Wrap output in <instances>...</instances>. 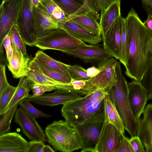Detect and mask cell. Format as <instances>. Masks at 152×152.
Returning a JSON list of instances; mask_svg holds the SVG:
<instances>
[{"instance_id":"ac0fdd59","label":"cell","mask_w":152,"mask_h":152,"mask_svg":"<svg viewBox=\"0 0 152 152\" xmlns=\"http://www.w3.org/2000/svg\"><path fill=\"white\" fill-rule=\"evenodd\" d=\"M33 26L37 38L43 37L59 28L57 23L38 8L32 7Z\"/></svg>"},{"instance_id":"d6a6232c","label":"cell","mask_w":152,"mask_h":152,"mask_svg":"<svg viewBox=\"0 0 152 152\" xmlns=\"http://www.w3.org/2000/svg\"><path fill=\"white\" fill-rule=\"evenodd\" d=\"M27 98L23 99L19 102V105L23 111L35 119L38 118H48L51 115L45 113L35 108Z\"/></svg>"},{"instance_id":"44dd1931","label":"cell","mask_w":152,"mask_h":152,"mask_svg":"<svg viewBox=\"0 0 152 152\" xmlns=\"http://www.w3.org/2000/svg\"><path fill=\"white\" fill-rule=\"evenodd\" d=\"M121 0H114L104 11L100 13L99 24L102 38L113 24L121 16Z\"/></svg>"},{"instance_id":"c3c4849f","label":"cell","mask_w":152,"mask_h":152,"mask_svg":"<svg viewBox=\"0 0 152 152\" xmlns=\"http://www.w3.org/2000/svg\"><path fill=\"white\" fill-rule=\"evenodd\" d=\"M147 5L152 8V0H141Z\"/></svg>"},{"instance_id":"5b68a950","label":"cell","mask_w":152,"mask_h":152,"mask_svg":"<svg viewBox=\"0 0 152 152\" xmlns=\"http://www.w3.org/2000/svg\"><path fill=\"white\" fill-rule=\"evenodd\" d=\"M86 45L58 28L49 35L37 39L34 46L42 50H55L64 53Z\"/></svg>"},{"instance_id":"e0dca14e","label":"cell","mask_w":152,"mask_h":152,"mask_svg":"<svg viewBox=\"0 0 152 152\" xmlns=\"http://www.w3.org/2000/svg\"><path fill=\"white\" fill-rule=\"evenodd\" d=\"M61 28L77 39L91 45L97 44L102 41L101 35L92 31L71 18L66 21Z\"/></svg>"},{"instance_id":"d4e9b609","label":"cell","mask_w":152,"mask_h":152,"mask_svg":"<svg viewBox=\"0 0 152 152\" xmlns=\"http://www.w3.org/2000/svg\"><path fill=\"white\" fill-rule=\"evenodd\" d=\"M34 58L50 68L72 80L68 69V64L53 59L41 50L37 51Z\"/></svg>"},{"instance_id":"4dcf8cb0","label":"cell","mask_w":152,"mask_h":152,"mask_svg":"<svg viewBox=\"0 0 152 152\" xmlns=\"http://www.w3.org/2000/svg\"><path fill=\"white\" fill-rule=\"evenodd\" d=\"M33 58L43 73L50 78L60 83L65 84H69L72 81V80L50 68L34 58Z\"/></svg>"},{"instance_id":"cb8c5ba5","label":"cell","mask_w":152,"mask_h":152,"mask_svg":"<svg viewBox=\"0 0 152 152\" xmlns=\"http://www.w3.org/2000/svg\"><path fill=\"white\" fill-rule=\"evenodd\" d=\"M38 8L57 23L59 28H61L69 19L68 17L52 0H41Z\"/></svg>"},{"instance_id":"7402d4cb","label":"cell","mask_w":152,"mask_h":152,"mask_svg":"<svg viewBox=\"0 0 152 152\" xmlns=\"http://www.w3.org/2000/svg\"><path fill=\"white\" fill-rule=\"evenodd\" d=\"M107 92V94L104 99V121L113 124L124 134L125 129L123 121L115 107L112 96L110 94Z\"/></svg>"},{"instance_id":"52a82bcc","label":"cell","mask_w":152,"mask_h":152,"mask_svg":"<svg viewBox=\"0 0 152 152\" xmlns=\"http://www.w3.org/2000/svg\"><path fill=\"white\" fill-rule=\"evenodd\" d=\"M22 0H2L0 6V46L17 20Z\"/></svg>"},{"instance_id":"30bf717a","label":"cell","mask_w":152,"mask_h":152,"mask_svg":"<svg viewBox=\"0 0 152 152\" xmlns=\"http://www.w3.org/2000/svg\"><path fill=\"white\" fill-rule=\"evenodd\" d=\"M14 116L15 123L20 127L22 132L31 141H45V134L35 118L20 107L17 109Z\"/></svg>"},{"instance_id":"d6986e66","label":"cell","mask_w":152,"mask_h":152,"mask_svg":"<svg viewBox=\"0 0 152 152\" xmlns=\"http://www.w3.org/2000/svg\"><path fill=\"white\" fill-rule=\"evenodd\" d=\"M28 142L15 132L0 136V152H26Z\"/></svg>"},{"instance_id":"681fc988","label":"cell","mask_w":152,"mask_h":152,"mask_svg":"<svg viewBox=\"0 0 152 152\" xmlns=\"http://www.w3.org/2000/svg\"><path fill=\"white\" fill-rule=\"evenodd\" d=\"M78 1H80L81 3H82V4H84L85 3L86 0H78Z\"/></svg>"},{"instance_id":"ee69618b","label":"cell","mask_w":152,"mask_h":152,"mask_svg":"<svg viewBox=\"0 0 152 152\" xmlns=\"http://www.w3.org/2000/svg\"><path fill=\"white\" fill-rule=\"evenodd\" d=\"M86 70L87 75L90 78L95 76L100 71L97 67L96 68L94 66L89 68Z\"/></svg>"},{"instance_id":"60d3db41","label":"cell","mask_w":152,"mask_h":152,"mask_svg":"<svg viewBox=\"0 0 152 152\" xmlns=\"http://www.w3.org/2000/svg\"><path fill=\"white\" fill-rule=\"evenodd\" d=\"M5 73V66L0 65V94L9 86Z\"/></svg>"},{"instance_id":"83f0119b","label":"cell","mask_w":152,"mask_h":152,"mask_svg":"<svg viewBox=\"0 0 152 152\" xmlns=\"http://www.w3.org/2000/svg\"><path fill=\"white\" fill-rule=\"evenodd\" d=\"M130 41L129 27L123 18L120 52L118 60L125 66L126 63Z\"/></svg>"},{"instance_id":"484cf974","label":"cell","mask_w":152,"mask_h":152,"mask_svg":"<svg viewBox=\"0 0 152 152\" xmlns=\"http://www.w3.org/2000/svg\"><path fill=\"white\" fill-rule=\"evenodd\" d=\"M25 77L20 78L14 95L2 113L19 103L23 99L26 98L29 95V92L32 90L31 87L32 82L28 78Z\"/></svg>"},{"instance_id":"8fae6325","label":"cell","mask_w":152,"mask_h":152,"mask_svg":"<svg viewBox=\"0 0 152 152\" xmlns=\"http://www.w3.org/2000/svg\"><path fill=\"white\" fill-rule=\"evenodd\" d=\"M104 121L87 123L75 127L82 141L81 152H95Z\"/></svg>"},{"instance_id":"2e32d148","label":"cell","mask_w":152,"mask_h":152,"mask_svg":"<svg viewBox=\"0 0 152 152\" xmlns=\"http://www.w3.org/2000/svg\"><path fill=\"white\" fill-rule=\"evenodd\" d=\"M123 18L120 17L102 38L104 49L116 59H118L120 52Z\"/></svg>"},{"instance_id":"8992f818","label":"cell","mask_w":152,"mask_h":152,"mask_svg":"<svg viewBox=\"0 0 152 152\" xmlns=\"http://www.w3.org/2000/svg\"><path fill=\"white\" fill-rule=\"evenodd\" d=\"M117 61L110 58L99 63V73L87 80L84 90L89 93L99 89L105 90L111 86L116 80L115 66Z\"/></svg>"},{"instance_id":"9c48e42d","label":"cell","mask_w":152,"mask_h":152,"mask_svg":"<svg viewBox=\"0 0 152 152\" xmlns=\"http://www.w3.org/2000/svg\"><path fill=\"white\" fill-rule=\"evenodd\" d=\"M124 134L113 124L104 121L95 152H117Z\"/></svg>"},{"instance_id":"7bdbcfd3","label":"cell","mask_w":152,"mask_h":152,"mask_svg":"<svg viewBox=\"0 0 152 152\" xmlns=\"http://www.w3.org/2000/svg\"><path fill=\"white\" fill-rule=\"evenodd\" d=\"M129 140L135 152H145L142 143L137 136L131 137Z\"/></svg>"},{"instance_id":"f1b7e54d","label":"cell","mask_w":152,"mask_h":152,"mask_svg":"<svg viewBox=\"0 0 152 152\" xmlns=\"http://www.w3.org/2000/svg\"><path fill=\"white\" fill-rule=\"evenodd\" d=\"M64 12L69 19L82 7L81 4L74 0H52Z\"/></svg>"},{"instance_id":"f6af8a7d","label":"cell","mask_w":152,"mask_h":152,"mask_svg":"<svg viewBox=\"0 0 152 152\" xmlns=\"http://www.w3.org/2000/svg\"><path fill=\"white\" fill-rule=\"evenodd\" d=\"M3 45L0 47V65H8L7 61L4 56Z\"/></svg>"},{"instance_id":"277c9868","label":"cell","mask_w":152,"mask_h":152,"mask_svg":"<svg viewBox=\"0 0 152 152\" xmlns=\"http://www.w3.org/2000/svg\"><path fill=\"white\" fill-rule=\"evenodd\" d=\"M48 141L55 150L71 152L81 149L82 142L75 127L66 121H54L45 129Z\"/></svg>"},{"instance_id":"e575fe53","label":"cell","mask_w":152,"mask_h":152,"mask_svg":"<svg viewBox=\"0 0 152 152\" xmlns=\"http://www.w3.org/2000/svg\"><path fill=\"white\" fill-rule=\"evenodd\" d=\"M68 68L72 81H86L90 78L87 75V70L80 65H68Z\"/></svg>"},{"instance_id":"ffe728a7","label":"cell","mask_w":152,"mask_h":152,"mask_svg":"<svg viewBox=\"0 0 152 152\" xmlns=\"http://www.w3.org/2000/svg\"><path fill=\"white\" fill-rule=\"evenodd\" d=\"M11 42L13 54L7 65L9 70L15 78L25 77L28 70L30 58L25 56L13 42Z\"/></svg>"},{"instance_id":"b9f144b4","label":"cell","mask_w":152,"mask_h":152,"mask_svg":"<svg viewBox=\"0 0 152 152\" xmlns=\"http://www.w3.org/2000/svg\"><path fill=\"white\" fill-rule=\"evenodd\" d=\"M44 145L43 141H31L28 142L26 152H43Z\"/></svg>"},{"instance_id":"74e56055","label":"cell","mask_w":152,"mask_h":152,"mask_svg":"<svg viewBox=\"0 0 152 152\" xmlns=\"http://www.w3.org/2000/svg\"><path fill=\"white\" fill-rule=\"evenodd\" d=\"M114 0H90L95 11L100 13L106 10Z\"/></svg>"},{"instance_id":"4316f807","label":"cell","mask_w":152,"mask_h":152,"mask_svg":"<svg viewBox=\"0 0 152 152\" xmlns=\"http://www.w3.org/2000/svg\"><path fill=\"white\" fill-rule=\"evenodd\" d=\"M71 18L92 31L101 34L99 23L92 15L83 13L74 16Z\"/></svg>"},{"instance_id":"1f68e13d","label":"cell","mask_w":152,"mask_h":152,"mask_svg":"<svg viewBox=\"0 0 152 152\" xmlns=\"http://www.w3.org/2000/svg\"><path fill=\"white\" fill-rule=\"evenodd\" d=\"M11 42H13L27 58H29L27 54L26 44L23 40L19 33L17 24L13 25L9 32Z\"/></svg>"},{"instance_id":"6da1fadb","label":"cell","mask_w":152,"mask_h":152,"mask_svg":"<svg viewBox=\"0 0 152 152\" xmlns=\"http://www.w3.org/2000/svg\"><path fill=\"white\" fill-rule=\"evenodd\" d=\"M124 20L130 33L125 73L133 80L141 83L152 63V38L133 8Z\"/></svg>"},{"instance_id":"7dc6e473","label":"cell","mask_w":152,"mask_h":152,"mask_svg":"<svg viewBox=\"0 0 152 152\" xmlns=\"http://www.w3.org/2000/svg\"><path fill=\"white\" fill-rule=\"evenodd\" d=\"M31 1L32 7H33L37 8L41 0H31Z\"/></svg>"},{"instance_id":"9a60e30c","label":"cell","mask_w":152,"mask_h":152,"mask_svg":"<svg viewBox=\"0 0 152 152\" xmlns=\"http://www.w3.org/2000/svg\"><path fill=\"white\" fill-rule=\"evenodd\" d=\"M138 121L137 136L140 139L145 152H152V103L148 104Z\"/></svg>"},{"instance_id":"ab89813d","label":"cell","mask_w":152,"mask_h":152,"mask_svg":"<svg viewBox=\"0 0 152 152\" xmlns=\"http://www.w3.org/2000/svg\"><path fill=\"white\" fill-rule=\"evenodd\" d=\"M3 45L6 53L7 60L9 62L13 54V50L9 33L5 37Z\"/></svg>"},{"instance_id":"4fadbf2b","label":"cell","mask_w":152,"mask_h":152,"mask_svg":"<svg viewBox=\"0 0 152 152\" xmlns=\"http://www.w3.org/2000/svg\"><path fill=\"white\" fill-rule=\"evenodd\" d=\"M81 95L66 91L56 90L53 92L38 96L29 95L26 97L30 101L38 104L53 106L66 103L80 98Z\"/></svg>"},{"instance_id":"d590c367","label":"cell","mask_w":152,"mask_h":152,"mask_svg":"<svg viewBox=\"0 0 152 152\" xmlns=\"http://www.w3.org/2000/svg\"><path fill=\"white\" fill-rule=\"evenodd\" d=\"M17 87L9 85L0 94V114L5 109L16 89Z\"/></svg>"},{"instance_id":"ba28073f","label":"cell","mask_w":152,"mask_h":152,"mask_svg":"<svg viewBox=\"0 0 152 152\" xmlns=\"http://www.w3.org/2000/svg\"><path fill=\"white\" fill-rule=\"evenodd\" d=\"M17 24L20 34L26 45L34 46L37 38L33 26L31 0H22Z\"/></svg>"},{"instance_id":"8d00e7d4","label":"cell","mask_w":152,"mask_h":152,"mask_svg":"<svg viewBox=\"0 0 152 152\" xmlns=\"http://www.w3.org/2000/svg\"><path fill=\"white\" fill-rule=\"evenodd\" d=\"M141 83L145 89L148 100L152 99V63Z\"/></svg>"},{"instance_id":"f35d334b","label":"cell","mask_w":152,"mask_h":152,"mask_svg":"<svg viewBox=\"0 0 152 152\" xmlns=\"http://www.w3.org/2000/svg\"><path fill=\"white\" fill-rule=\"evenodd\" d=\"M117 152H135L129 140L124 135L120 143Z\"/></svg>"},{"instance_id":"5bb4252c","label":"cell","mask_w":152,"mask_h":152,"mask_svg":"<svg viewBox=\"0 0 152 152\" xmlns=\"http://www.w3.org/2000/svg\"><path fill=\"white\" fill-rule=\"evenodd\" d=\"M64 53L78 58L86 63H99L112 57L103 47L96 44L86 45Z\"/></svg>"},{"instance_id":"3957f363","label":"cell","mask_w":152,"mask_h":152,"mask_svg":"<svg viewBox=\"0 0 152 152\" xmlns=\"http://www.w3.org/2000/svg\"><path fill=\"white\" fill-rule=\"evenodd\" d=\"M115 70L116 80L106 90L113 97L124 129L131 137H134L137 136L138 122L134 118L130 108L127 82L123 74L120 62L117 61Z\"/></svg>"},{"instance_id":"7c38bea8","label":"cell","mask_w":152,"mask_h":152,"mask_svg":"<svg viewBox=\"0 0 152 152\" xmlns=\"http://www.w3.org/2000/svg\"><path fill=\"white\" fill-rule=\"evenodd\" d=\"M127 84L130 108L134 118L138 122L148 100L146 90L140 82L133 80Z\"/></svg>"},{"instance_id":"bcb514c9","label":"cell","mask_w":152,"mask_h":152,"mask_svg":"<svg viewBox=\"0 0 152 152\" xmlns=\"http://www.w3.org/2000/svg\"><path fill=\"white\" fill-rule=\"evenodd\" d=\"M54 151L50 146L44 145L43 148V152H54Z\"/></svg>"},{"instance_id":"7a4b0ae2","label":"cell","mask_w":152,"mask_h":152,"mask_svg":"<svg viewBox=\"0 0 152 152\" xmlns=\"http://www.w3.org/2000/svg\"><path fill=\"white\" fill-rule=\"evenodd\" d=\"M99 89L80 98L63 105L61 113L65 121L73 127L91 122L104 121V99L107 94Z\"/></svg>"},{"instance_id":"603a6c76","label":"cell","mask_w":152,"mask_h":152,"mask_svg":"<svg viewBox=\"0 0 152 152\" xmlns=\"http://www.w3.org/2000/svg\"><path fill=\"white\" fill-rule=\"evenodd\" d=\"M25 77L33 83L45 86H58L63 84L50 78L44 74L32 58L30 60Z\"/></svg>"},{"instance_id":"836d02e7","label":"cell","mask_w":152,"mask_h":152,"mask_svg":"<svg viewBox=\"0 0 152 152\" xmlns=\"http://www.w3.org/2000/svg\"><path fill=\"white\" fill-rule=\"evenodd\" d=\"M33 95L34 96H39L46 92L56 90L67 91V84H62L58 86L42 85L34 83L31 85Z\"/></svg>"},{"instance_id":"f546056e","label":"cell","mask_w":152,"mask_h":152,"mask_svg":"<svg viewBox=\"0 0 152 152\" xmlns=\"http://www.w3.org/2000/svg\"><path fill=\"white\" fill-rule=\"evenodd\" d=\"M19 103L0 115V136L9 132L11 122L17 109Z\"/></svg>"}]
</instances>
